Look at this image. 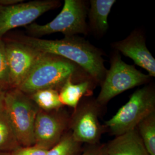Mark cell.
Segmentation results:
<instances>
[{
    "mask_svg": "<svg viewBox=\"0 0 155 155\" xmlns=\"http://www.w3.org/2000/svg\"><path fill=\"white\" fill-rule=\"evenodd\" d=\"M97 86L98 84L94 80L80 83L69 81L59 90V100L63 106H67L75 110L83 98L92 95Z\"/></svg>",
    "mask_w": 155,
    "mask_h": 155,
    "instance_id": "cell-13",
    "label": "cell"
},
{
    "mask_svg": "<svg viewBox=\"0 0 155 155\" xmlns=\"http://www.w3.org/2000/svg\"><path fill=\"white\" fill-rule=\"evenodd\" d=\"M61 5L59 0L21 1L10 5H0V39L13 29L28 26L45 13Z\"/></svg>",
    "mask_w": 155,
    "mask_h": 155,
    "instance_id": "cell-8",
    "label": "cell"
},
{
    "mask_svg": "<svg viewBox=\"0 0 155 155\" xmlns=\"http://www.w3.org/2000/svg\"><path fill=\"white\" fill-rule=\"evenodd\" d=\"M110 64V68L107 70L104 79L100 85V94L95 99L103 107L117 95L129 89L147 84L150 79L148 75L123 61L117 51L111 56Z\"/></svg>",
    "mask_w": 155,
    "mask_h": 155,
    "instance_id": "cell-5",
    "label": "cell"
},
{
    "mask_svg": "<svg viewBox=\"0 0 155 155\" xmlns=\"http://www.w3.org/2000/svg\"><path fill=\"white\" fill-rule=\"evenodd\" d=\"M41 54L59 56L81 67L101 85L107 69L104 54L89 41L77 36L64 37L60 40H45L20 35L13 39Z\"/></svg>",
    "mask_w": 155,
    "mask_h": 155,
    "instance_id": "cell-1",
    "label": "cell"
},
{
    "mask_svg": "<svg viewBox=\"0 0 155 155\" xmlns=\"http://www.w3.org/2000/svg\"><path fill=\"white\" fill-rule=\"evenodd\" d=\"M90 97L83 98L74 110L70 116L69 130L78 142L93 145L100 144L106 129L100 121L103 106Z\"/></svg>",
    "mask_w": 155,
    "mask_h": 155,
    "instance_id": "cell-7",
    "label": "cell"
},
{
    "mask_svg": "<svg viewBox=\"0 0 155 155\" xmlns=\"http://www.w3.org/2000/svg\"><path fill=\"white\" fill-rule=\"evenodd\" d=\"M115 0H90L87 15L89 28L97 35L102 36L109 28L108 17Z\"/></svg>",
    "mask_w": 155,
    "mask_h": 155,
    "instance_id": "cell-14",
    "label": "cell"
},
{
    "mask_svg": "<svg viewBox=\"0 0 155 155\" xmlns=\"http://www.w3.org/2000/svg\"><path fill=\"white\" fill-rule=\"evenodd\" d=\"M145 41L144 33L136 29L125 39L113 43L112 47L145 70L150 77H155V58L147 47Z\"/></svg>",
    "mask_w": 155,
    "mask_h": 155,
    "instance_id": "cell-11",
    "label": "cell"
},
{
    "mask_svg": "<svg viewBox=\"0 0 155 155\" xmlns=\"http://www.w3.org/2000/svg\"><path fill=\"white\" fill-rule=\"evenodd\" d=\"M4 109L21 146L34 145V127L39 108L18 89L6 91Z\"/></svg>",
    "mask_w": 155,
    "mask_h": 155,
    "instance_id": "cell-6",
    "label": "cell"
},
{
    "mask_svg": "<svg viewBox=\"0 0 155 155\" xmlns=\"http://www.w3.org/2000/svg\"><path fill=\"white\" fill-rule=\"evenodd\" d=\"M155 111V90L152 85L136 90L127 102L104 124L106 131L115 137L135 129L145 117Z\"/></svg>",
    "mask_w": 155,
    "mask_h": 155,
    "instance_id": "cell-4",
    "label": "cell"
},
{
    "mask_svg": "<svg viewBox=\"0 0 155 155\" xmlns=\"http://www.w3.org/2000/svg\"><path fill=\"white\" fill-rule=\"evenodd\" d=\"M70 116L64 107L51 111L39 109L34 127V145L51 149L69 130Z\"/></svg>",
    "mask_w": 155,
    "mask_h": 155,
    "instance_id": "cell-9",
    "label": "cell"
},
{
    "mask_svg": "<svg viewBox=\"0 0 155 155\" xmlns=\"http://www.w3.org/2000/svg\"><path fill=\"white\" fill-rule=\"evenodd\" d=\"M0 155H11L10 153H6V152H0Z\"/></svg>",
    "mask_w": 155,
    "mask_h": 155,
    "instance_id": "cell-23",
    "label": "cell"
},
{
    "mask_svg": "<svg viewBox=\"0 0 155 155\" xmlns=\"http://www.w3.org/2000/svg\"><path fill=\"white\" fill-rule=\"evenodd\" d=\"M20 146L4 109L0 111V152L11 153Z\"/></svg>",
    "mask_w": 155,
    "mask_h": 155,
    "instance_id": "cell-15",
    "label": "cell"
},
{
    "mask_svg": "<svg viewBox=\"0 0 155 155\" xmlns=\"http://www.w3.org/2000/svg\"><path fill=\"white\" fill-rule=\"evenodd\" d=\"M47 150L43 148L33 145L31 146H20L10 153L11 155H45Z\"/></svg>",
    "mask_w": 155,
    "mask_h": 155,
    "instance_id": "cell-20",
    "label": "cell"
},
{
    "mask_svg": "<svg viewBox=\"0 0 155 155\" xmlns=\"http://www.w3.org/2000/svg\"><path fill=\"white\" fill-rule=\"evenodd\" d=\"M0 89L5 91L11 89L4 39H0Z\"/></svg>",
    "mask_w": 155,
    "mask_h": 155,
    "instance_id": "cell-19",
    "label": "cell"
},
{
    "mask_svg": "<svg viewBox=\"0 0 155 155\" xmlns=\"http://www.w3.org/2000/svg\"><path fill=\"white\" fill-rule=\"evenodd\" d=\"M28 96L38 108L42 110H57L64 107L59 100V91L56 90H40Z\"/></svg>",
    "mask_w": 155,
    "mask_h": 155,
    "instance_id": "cell-16",
    "label": "cell"
},
{
    "mask_svg": "<svg viewBox=\"0 0 155 155\" xmlns=\"http://www.w3.org/2000/svg\"><path fill=\"white\" fill-rule=\"evenodd\" d=\"M6 91L0 89V111L4 109Z\"/></svg>",
    "mask_w": 155,
    "mask_h": 155,
    "instance_id": "cell-22",
    "label": "cell"
},
{
    "mask_svg": "<svg viewBox=\"0 0 155 155\" xmlns=\"http://www.w3.org/2000/svg\"><path fill=\"white\" fill-rule=\"evenodd\" d=\"M136 129L150 155H155V111L143 119Z\"/></svg>",
    "mask_w": 155,
    "mask_h": 155,
    "instance_id": "cell-17",
    "label": "cell"
},
{
    "mask_svg": "<svg viewBox=\"0 0 155 155\" xmlns=\"http://www.w3.org/2000/svg\"><path fill=\"white\" fill-rule=\"evenodd\" d=\"M82 145L68 130L57 144L47 150L45 155H79L83 151Z\"/></svg>",
    "mask_w": 155,
    "mask_h": 155,
    "instance_id": "cell-18",
    "label": "cell"
},
{
    "mask_svg": "<svg viewBox=\"0 0 155 155\" xmlns=\"http://www.w3.org/2000/svg\"><path fill=\"white\" fill-rule=\"evenodd\" d=\"M88 9L86 1L64 0L61 12L54 20L44 25L33 22L25 28L28 36L36 38L57 32L63 33L64 37L87 35Z\"/></svg>",
    "mask_w": 155,
    "mask_h": 155,
    "instance_id": "cell-3",
    "label": "cell"
},
{
    "mask_svg": "<svg viewBox=\"0 0 155 155\" xmlns=\"http://www.w3.org/2000/svg\"><path fill=\"white\" fill-rule=\"evenodd\" d=\"M94 80L77 64L59 56L42 54L38 61L19 87L29 95L43 89L59 90L67 82L80 83Z\"/></svg>",
    "mask_w": 155,
    "mask_h": 155,
    "instance_id": "cell-2",
    "label": "cell"
},
{
    "mask_svg": "<svg viewBox=\"0 0 155 155\" xmlns=\"http://www.w3.org/2000/svg\"><path fill=\"white\" fill-rule=\"evenodd\" d=\"M107 155H150L136 129L116 136L106 144Z\"/></svg>",
    "mask_w": 155,
    "mask_h": 155,
    "instance_id": "cell-12",
    "label": "cell"
},
{
    "mask_svg": "<svg viewBox=\"0 0 155 155\" xmlns=\"http://www.w3.org/2000/svg\"><path fill=\"white\" fill-rule=\"evenodd\" d=\"M11 89H18L42 55L14 39L4 40Z\"/></svg>",
    "mask_w": 155,
    "mask_h": 155,
    "instance_id": "cell-10",
    "label": "cell"
},
{
    "mask_svg": "<svg viewBox=\"0 0 155 155\" xmlns=\"http://www.w3.org/2000/svg\"><path fill=\"white\" fill-rule=\"evenodd\" d=\"M79 155H107L106 144L89 145Z\"/></svg>",
    "mask_w": 155,
    "mask_h": 155,
    "instance_id": "cell-21",
    "label": "cell"
}]
</instances>
